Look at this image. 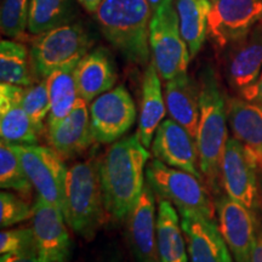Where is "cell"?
<instances>
[{"mask_svg": "<svg viewBox=\"0 0 262 262\" xmlns=\"http://www.w3.org/2000/svg\"><path fill=\"white\" fill-rule=\"evenodd\" d=\"M139 134L122 137L112 143L98 159V175L107 214L117 221L126 220L139 201L146 182L149 159Z\"/></svg>", "mask_w": 262, "mask_h": 262, "instance_id": "cell-1", "label": "cell"}, {"mask_svg": "<svg viewBox=\"0 0 262 262\" xmlns=\"http://www.w3.org/2000/svg\"><path fill=\"white\" fill-rule=\"evenodd\" d=\"M199 96V123L195 142L202 173L209 186L217 191L221 179V162L227 136V106L217 77L210 66L202 72Z\"/></svg>", "mask_w": 262, "mask_h": 262, "instance_id": "cell-2", "label": "cell"}, {"mask_svg": "<svg viewBox=\"0 0 262 262\" xmlns=\"http://www.w3.org/2000/svg\"><path fill=\"white\" fill-rule=\"evenodd\" d=\"M153 10L147 0H102L96 17L104 38L131 63L150 57L149 25Z\"/></svg>", "mask_w": 262, "mask_h": 262, "instance_id": "cell-3", "label": "cell"}, {"mask_svg": "<svg viewBox=\"0 0 262 262\" xmlns=\"http://www.w3.org/2000/svg\"><path fill=\"white\" fill-rule=\"evenodd\" d=\"M102 187L98 175V159L75 163L66 180L63 216L75 233L91 241L106 215Z\"/></svg>", "mask_w": 262, "mask_h": 262, "instance_id": "cell-4", "label": "cell"}, {"mask_svg": "<svg viewBox=\"0 0 262 262\" xmlns=\"http://www.w3.org/2000/svg\"><path fill=\"white\" fill-rule=\"evenodd\" d=\"M152 61L162 79L170 80L187 72L191 52L182 37L175 0H163L153 11L149 25Z\"/></svg>", "mask_w": 262, "mask_h": 262, "instance_id": "cell-5", "label": "cell"}, {"mask_svg": "<svg viewBox=\"0 0 262 262\" xmlns=\"http://www.w3.org/2000/svg\"><path fill=\"white\" fill-rule=\"evenodd\" d=\"M146 182L155 194L171 203L179 212L191 211L214 219L215 203L202 179L193 173L171 168L155 158L146 166Z\"/></svg>", "mask_w": 262, "mask_h": 262, "instance_id": "cell-6", "label": "cell"}, {"mask_svg": "<svg viewBox=\"0 0 262 262\" xmlns=\"http://www.w3.org/2000/svg\"><path fill=\"white\" fill-rule=\"evenodd\" d=\"M91 44L88 33L77 24H63L37 35L31 49L34 73L47 79L56 71L75 68Z\"/></svg>", "mask_w": 262, "mask_h": 262, "instance_id": "cell-7", "label": "cell"}, {"mask_svg": "<svg viewBox=\"0 0 262 262\" xmlns=\"http://www.w3.org/2000/svg\"><path fill=\"white\" fill-rule=\"evenodd\" d=\"M19 162L38 195L63 212L68 170L63 159L52 148L37 145H14Z\"/></svg>", "mask_w": 262, "mask_h": 262, "instance_id": "cell-8", "label": "cell"}, {"mask_svg": "<svg viewBox=\"0 0 262 262\" xmlns=\"http://www.w3.org/2000/svg\"><path fill=\"white\" fill-rule=\"evenodd\" d=\"M94 140L110 145L120 140L136 120V106L124 85L95 98L89 107Z\"/></svg>", "mask_w": 262, "mask_h": 262, "instance_id": "cell-9", "label": "cell"}, {"mask_svg": "<svg viewBox=\"0 0 262 262\" xmlns=\"http://www.w3.org/2000/svg\"><path fill=\"white\" fill-rule=\"evenodd\" d=\"M262 22V0H211L208 34L217 47H231Z\"/></svg>", "mask_w": 262, "mask_h": 262, "instance_id": "cell-10", "label": "cell"}, {"mask_svg": "<svg viewBox=\"0 0 262 262\" xmlns=\"http://www.w3.org/2000/svg\"><path fill=\"white\" fill-rule=\"evenodd\" d=\"M258 165L250 152L234 137L226 143L221 162V182L229 198L255 210L258 204Z\"/></svg>", "mask_w": 262, "mask_h": 262, "instance_id": "cell-11", "label": "cell"}, {"mask_svg": "<svg viewBox=\"0 0 262 262\" xmlns=\"http://www.w3.org/2000/svg\"><path fill=\"white\" fill-rule=\"evenodd\" d=\"M32 219L39 261H70L72 241L61 209L38 195L33 206Z\"/></svg>", "mask_w": 262, "mask_h": 262, "instance_id": "cell-12", "label": "cell"}, {"mask_svg": "<svg viewBox=\"0 0 262 262\" xmlns=\"http://www.w3.org/2000/svg\"><path fill=\"white\" fill-rule=\"evenodd\" d=\"M219 229L235 262H248L256 241V222L253 210L226 195L215 201Z\"/></svg>", "mask_w": 262, "mask_h": 262, "instance_id": "cell-13", "label": "cell"}, {"mask_svg": "<svg viewBox=\"0 0 262 262\" xmlns=\"http://www.w3.org/2000/svg\"><path fill=\"white\" fill-rule=\"evenodd\" d=\"M152 153L168 166L202 179L195 139L175 120L165 119L158 126L152 141Z\"/></svg>", "mask_w": 262, "mask_h": 262, "instance_id": "cell-14", "label": "cell"}, {"mask_svg": "<svg viewBox=\"0 0 262 262\" xmlns=\"http://www.w3.org/2000/svg\"><path fill=\"white\" fill-rule=\"evenodd\" d=\"M180 216L189 262H233L214 219L191 211H181Z\"/></svg>", "mask_w": 262, "mask_h": 262, "instance_id": "cell-15", "label": "cell"}, {"mask_svg": "<svg viewBox=\"0 0 262 262\" xmlns=\"http://www.w3.org/2000/svg\"><path fill=\"white\" fill-rule=\"evenodd\" d=\"M47 137L51 148L62 159H72L89 148L95 140L86 101L79 97L67 117L48 125Z\"/></svg>", "mask_w": 262, "mask_h": 262, "instance_id": "cell-16", "label": "cell"}, {"mask_svg": "<svg viewBox=\"0 0 262 262\" xmlns=\"http://www.w3.org/2000/svg\"><path fill=\"white\" fill-rule=\"evenodd\" d=\"M126 220L127 239L137 262H160L157 244L156 196L147 182Z\"/></svg>", "mask_w": 262, "mask_h": 262, "instance_id": "cell-17", "label": "cell"}, {"mask_svg": "<svg viewBox=\"0 0 262 262\" xmlns=\"http://www.w3.org/2000/svg\"><path fill=\"white\" fill-rule=\"evenodd\" d=\"M24 94V86L0 85V135L14 145H37L40 135L22 106Z\"/></svg>", "mask_w": 262, "mask_h": 262, "instance_id": "cell-18", "label": "cell"}, {"mask_svg": "<svg viewBox=\"0 0 262 262\" xmlns=\"http://www.w3.org/2000/svg\"><path fill=\"white\" fill-rule=\"evenodd\" d=\"M231 47L226 61V74L229 84L242 93L253 85L261 75L262 22Z\"/></svg>", "mask_w": 262, "mask_h": 262, "instance_id": "cell-19", "label": "cell"}, {"mask_svg": "<svg viewBox=\"0 0 262 262\" xmlns=\"http://www.w3.org/2000/svg\"><path fill=\"white\" fill-rule=\"evenodd\" d=\"M199 85L187 74L180 73L166 80L164 88L166 111L172 120L185 127L191 135L196 136L199 123Z\"/></svg>", "mask_w": 262, "mask_h": 262, "instance_id": "cell-20", "label": "cell"}, {"mask_svg": "<svg viewBox=\"0 0 262 262\" xmlns=\"http://www.w3.org/2000/svg\"><path fill=\"white\" fill-rule=\"evenodd\" d=\"M79 97L93 102L95 98L114 86L117 71L110 55L103 49L88 52L74 70Z\"/></svg>", "mask_w": 262, "mask_h": 262, "instance_id": "cell-21", "label": "cell"}, {"mask_svg": "<svg viewBox=\"0 0 262 262\" xmlns=\"http://www.w3.org/2000/svg\"><path fill=\"white\" fill-rule=\"evenodd\" d=\"M227 118L233 137L250 152L262 170V106L233 98L227 103Z\"/></svg>", "mask_w": 262, "mask_h": 262, "instance_id": "cell-22", "label": "cell"}, {"mask_svg": "<svg viewBox=\"0 0 262 262\" xmlns=\"http://www.w3.org/2000/svg\"><path fill=\"white\" fill-rule=\"evenodd\" d=\"M160 75L153 61L147 64L142 79V96L139 118V134L143 146L149 148L158 126L162 124L166 112L165 97L163 95Z\"/></svg>", "mask_w": 262, "mask_h": 262, "instance_id": "cell-23", "label": "cell"}, {"mask_svg": "<svg viewBox=\"0 0 262 262\" xmlns=\"http://www.w3.org/2000/svg\"><path fill=\"white\" fill-rule=\"evenodd\" d=\"M157 244L160 262H188V250L178 210L160 199L157 214Z\"/></svg>", "mask_w": 262, "mask_h": 262, "instance_id": "cell-24", "label": "cell"}, {"mask_svg": "<svg viewBox=\"0 0 262 262\" xmlns=\"http://www.w3.org/2000/svg\"><path fill=\"white\" fill-rule=\"evenodd\" d=\"M180 29L193 58L201 51L208 34L211 0H176Z\"/></svg>", "mask_w": 262, "mask_h": 262, "instance_id": "cell-25", "label": "cell"}, {"mask_svg": "<svg viewBox=\"0 0 262 262\" xmlns=\"http://www.w3.org/2000/svg\"><path fill=\"white\" fill-rule=\"evenodd\" d=\"M74 70L75 68H67L56 71L45 79L50 97L48 125H52L67 117L79 98Z\"/></svg>", "mask_w": 262, "mask_h": 262, "instance_id": "cell-26", "label": "cell"}, {"mask_svg": "<svg viewBox=\"0 0 262 262\" xmlns=\"http://www.w3.org/2000/svg\"><path fill=\"white\" fill-rule=\"evenodd\" d=\"M32 60L27 48L17 41L3 39L0 42L2 83L27 88L33 83Z\"/></svg>", "mask_w": 262, "mask_h": 262, "instance_id": "cell-27", "label": "cell"}, {"mask_svg": "<svg viewBox=\"0 0 262 262\" xmlns=\"http://www.w3.org/2000/svg\"><path fill=\"white\" fill-rule=\"evenodd\" d=\"M68 6L70 0H29L27 31L37 37L63 25Z\"/></svg>", "mask_w": 262, "mask_h": 262, "instance_id": "cell-28", "label": "cell"}, {"mask_svg": "<svg viewBox=\"0 0 262 262\" xmlns=\"http://www.w3.org/2000/svg\"><path fill=\"white\" fill-rule=\"evenodd\" d=\"M0 186L3 189H11L18 193L24 198H28L33 189L17 153L12 148L11 143L5 141L0 143Z\"/></svg>", "mask_w": 262, "mask_h": 262, "instance_id": "cell-29", "label": "cell"}, {"mask_svg": "<svg viewBox=\"0 0 262 262\" xmlns=\"http://www.w3.org/2000/svg\"><path fill=\"white\" fill-rule=\"evenodd\" d=\"M22 106L39 135L41 136L44 134V119L48 118L50 112V97L47 80L38 81L25 88Z\"/></svg>", "mask_w": 262, "mask_h": 262, "instance_id": "cell-30", "label": "cell"}, {"mask_svg": "<svg viewBox=\"0 0 262 262\" xmlns=\"http://www.w3.org/2000/svg\"><path fill=\"white\" fill-rule=\"evenodd\" d=\"M29 0H3L0 28L3 35L18 39L25 34L28 25Z\"/></svg>", "mask_w": 262, "mask_h": 262, "instance_id": "cell-31", "label": "cell"}, {"mask_svg": "<svg viewBox=\"0 0 262 262\" xmlns=\"http://www.w3.org/2000/svg\"><path fill=\"white\" fill-rule=\"evenodd\" d=\"M32 216L33 208L24 196L10 192L0 193V226L3 228L28 220Z\"/></svg>", "mask_w": 262, "mask_h": 262, "instance_id": "cell-32", "label": "cell"}, {"mask_svg": "<svg viewBox=\"0 0 262 262\" xmlns=\"http://www.w3.org/2000/svg\"><path fill=\"white\" fill-rule=\"evenodd\" d=\"M37 251L33 228L5 229L0 233V254Z\"/></svg>", "mask_w": 262, "mask_h": 262, "instance_id": "cell-33", "label": "cell"}, {"mask_svg": "<svg viewBox=\"0 0 262 262\" xmlns=\"http://www.w3.org/2000/svg\"><path fill=\"white\" fill-rule=\"evenodd\" d=\"M242 96L249 102H254L262 106V72L258 79L253 85L242 91Z\"/></svg>", "mask_w": 262, "mask_h": 262, "instance_id": "cell-34", "label": "cell"}, {"mask_svg": "<svg viewBox=\"0 0 262 262\" xmlns=\"http://www.w3.org/2000/svg\"><path fill=\"white\" fill-rule=\"evenodd\" d=\"M0 262H40L37 251H25V253H12L2 255Z\"/></svg>", "mask_w": 262, "mask_h": 262, "instance_id": "cell-35", "label": "cell"}, {"mask_svg": "<svg viewBox=\"0 0 262 262\" xmlns=\"http://www.w3.org/2000/svg\"><path fill=\"white\" fill-rule=\"evenodd\" d=\"M248 262H262V231L257 234Z\"/></svg>", "mask_w": 262, "mask_h": 262, "instance_id": "cell-36", "label": "cell"}, {"mask_svg": "<svg viewBox=\"0 0 262 262\" xmlns=\"http://www.w3.org/2000/svg\"><path fill=\"white\" fill-rule=\"evenodd\" d=\"M80 3V5L86 10L90 14H96L98 6H100L102 0H78Z\"/></svg>", "mask_w": 262, "mask_h": 262, "instance_id": "cell-37", "label": "cell"}, {"mask_svg": "<svg viewBox=\"0 0 262 262\" xmlns=\"http://www.w3.org/2000/svg\"><path fill=\"white\" fill-rule=\"evenodd\" d=\"M147 2L149 3V5H150V8H152V10L153 11H155V10L158 8V6L162 4V2L163 0H147Z\"/></svg>", "mask_w": 262, "mask_h": 262, "instance_id": "cell-38", "label": "cell"}, {"mask_svg": "<svg viewBox=\"0 0 262 262\" xmlns=\"http://www.w3.org/2000/svg\"><path fill=\"white\" fill-rule=\"evenodd\" d=\"M110 262H122V261H118V260H113V261H110Z\"/></svg>", "mask_w": 262, "mask_h": 262, "instance_id": "cell-39", "label": "cell"}]
</instances>
